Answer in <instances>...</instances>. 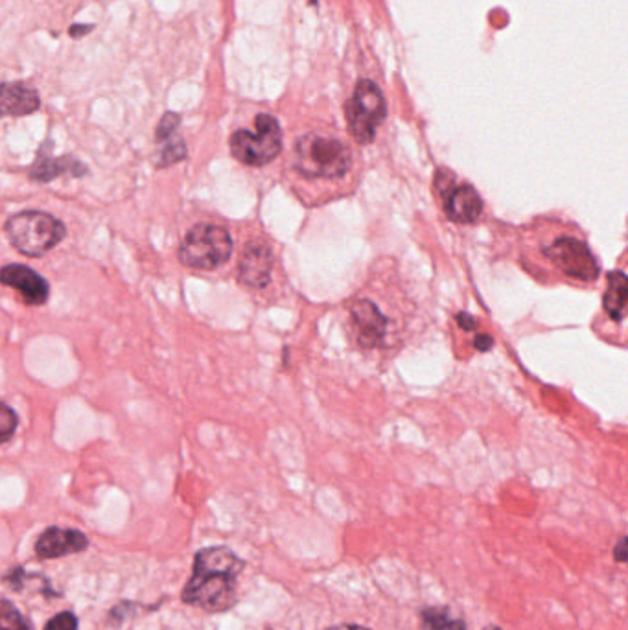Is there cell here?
<instances>
[{
  "instance_id": "8992f818",
  "label": "cell",
  "mask_w": 628,
  "mask_h": 630,
  "mask_svg": "<svg viewBox=\"0 0 628 630\" xmlns=\"http://www.w3.org/2000/svg\"><path fill=\"white\" fill-rule=\"evenodd\" d=\"M229 148L234 159L245 166L260 168L275 161L282 150L279 120L266 113L258 115L255 118V131H234L229 140Z\"/></svg>"
},
{
  "instance_id": "4316f807",
  "label": "cell",
  "mask_w": 628,
  "mask_h": 630,
  "mask_svg": "<svg viewBox=\"0 0 628 630\" xmlns=\"http://www.w3.org/2000/svg\"><path fill=\"white\" fill-rule=\"evenodd\" d=\"M485 630H501L500 627H496V625H489Z\"/></svg>"
},
{
  "instance_id": "603a6c76",
  "label": "cell",
  "mask_w": 628,
  "mask_h": 630,
  "mask_svg": "<svg viewBox=\"0 0 628 630\" xmlns=\"http://www.w3.org/2000/svg\"><path fill=\"white\" fill-rule=\"evenodd\" d=\"M612 553H614V559H616V562L623 564V562L627 560V538H619V542H617L616 548H614Z\"/></svg>"
},
{
  "instance_id": "484cf974",
  "label": "cell",
  "mask_w": 628,
  "mask_h": 630,
  "mask_svg": "<svg viewBox=\"0 0 628 630\" xmlns=\"http://www.w3.org/2000/svg\"><path fill=\"white\" fill-rule=\"evenodd\" d=\"M328 630H373L369 629V627H363V625H356V623H339V625H334V627H330Z\"/></svg>"
},
{
  "instance_id": "7a4b0ae2",
  "label": "cell",
  "mask_w": 628,
  "mask_h": 630,
  "mask_svg": "<svg viewBox=\"0 0 628 630\" xmlns=\"http://www.w3.org/2000/svg\"><path fill=\"white\" fill-rule=\"evenodd\" d=\"M291 166L304 181H339L352 168V150L336 137L308 133L295 142Z\"/></svg>"
},
{
  "instance_id": "9a60e30c",
  "label": "cell",
  "mask_w": 628,
  "mask_h": 630,
  "mask_svg": "<svg viewBox=\"0 0 628 630\" xmlns=\"http://www.w3.org/2000/svg\"><path fill=\"white\" fill-rule=\"evenodd\" d=\"M628 280L623 271H614L608 277L605 293V312L616 323H621L627 315Z\"/></svg>"
},
{
  "instance_id": "5bb4252c",
  "label": "cell",
  "mask_w": 628,
  "mask_h": 630,
  "mask_svg": "<svg viewBox=\"0 0 628 630\" xmlns=\"http://www.w3.org/2000/svg\"><path fill=\"white\" fill-rule=\"evenodd\" d=\"M63 174L74 175V177H82L87 174V166L78 161L72 155H63V157H52L45 153L41 148L37 153L34 166L30 168V177L39 183H50L56 177Z\"/></svg>"
},
{
  "instance_id": "52a82bcc",
  "label": "cell",
  "mask_w": 628,
  "mask_h": 630,
  "mask_svg": "<svg viewBox=\"0 0 628 630\" xmlns=\"http://www.w3.org/2000/svg\"><path fill=\"white\" fill-rule=\"evenodd\" d=\"M345 113L354 140L358 144H371L376 139V131L387 117L382 89L373 80H361L347 102Z\"/></svg>"
},
{
  "instance_id": "44dd1931",
  "label": "cell",
  "mask_w": 628,
  "mask_h": 630,
  "mask_svg": "<svg viewBox=\"0 0 628 630\" xmlns=\"http://www.w3.org/2000/svg\"><path fill=\"white\" fill-rule=\"evenodd\" d=\"M45 630H78V618L72 612H61L48 621Z\"/></svg>"
},
{
  "instance_id": "4fadbf2b",
  "label": "cell",
  "mask_w": 628,
  "mask_h": 630,
  "mask_svg": "<svg viewBox=\"0 0 628 630\" xmlns=\"http://www.w3.org/2000/svg\"><path fill=\"white\" fill-rule=\"evenodd\" d=\"M41 109V96L24 82L0 83V118L28 117Z\"/></svg>"
},
{
  "instance_id": "ffe728a7",
  "label": "cell",
  "mask_w": 628,
  "mask_h": 630,
  "mask_svg": "<svg viewBox=\"0 0 628 630\" xmlns=\"http://www.w3.org/2000/svg\"><path fill=\"white\" fill-rule=\"evenodd\" d=\"M179 124H181V115H177L174 111L164 113L159 126H157V131H155V140L164 142V140L174 137L175 129L179 128Z\"/></svg>"
},
{
  "instance_id": "e0dca14e",
  "label": "cell",
  "mask_w": 628,
  "mask_h": 630,
  "mask_svg": "<svg viewBox=\"0 0 628 630\" xmlns=\"http://www.w3.org/2000/svg\"><path fill=\"white\" fill-rule=\"evenodd\" d=\"M0 630H34V625L8 599H0Z\"/></svg>"
},
{
  "instance_id": "3957f363",
  "label": "cell",
  "mask_w": 628,
  "mask_h": 630,
  "mask_svg": "<svg viewBox=\"0 0 628 630\" xmlns=\"http://www.w3.org/2000/svg\"><path fill=\"white\" fill-rule=\"evenodd\" d=\"M540 260L562 279L592 284L599 275V264L588 244L570 231H557L540 240Z\"/></svg>"
},
{
  "instance_id": "8fae6325",
  "label": "cell",
  "mask_w": 628,
  "mask_h": 630,
  "mask_svg": "<svg viewBox=\"0 0 628 630\" xmlns=\"http://www.w3.org/2000/svg\"><path fill=\"white\" fill-rule=\"evenodd\" d=\"M0 282L21 293L24 303L32 306L47 303L50 295L47 280L23 264H10L0 269Z\"/></svg>"
},
{
  "instance_id": "d4e9b609",
  "label": "cell",
  "mask_w": 628,
  "mask_h": 630,
  "mask_svg": "<svg viewBox=\"0 0 628 630\" xmlns=\"http://www.w3.org/2000/svg\"><path fill=\"white\" fill-rule=\"evenodd\" d=\"M492 343H494V339L490 338V336H477L476 349L489 350L492 347Z\"/></svg>"
},
{
  "instance_id": "ba28073f",
  "label": "cell",
  "mask_w": 628,
  "mask_h": 630,
  "mask_svg": "<svg viewBox=\"0 0 628 630\" xmlns=\"http://www.w3.org/2000/svg\"><path fill=\"white\" fill-rule=\"evenodd\" d=\"M349 328L361 349L385 347L391 319L373 299L360 297L349 304Z\"/></svg>"
},
{
  "instance_id": "7c38bea8",
  "label": "cell",
  "mask_w": 628,
  "mask_h": 630,
  "mask_svg": "<svg viewBox=\"0 0 628 630\" xmlns=\"http://www.w3.org/2000/svg\"><path fill=\"white\" fill-rule=\"evenodd\" d=\"M89 548V538L78 529L48 527L35 544V555L39 559H59Z\"/></svg>"
},
{
  "instance_id": "ac0fdd59",
  "label": "cell",
  "mask_w": 628,
  "mask_h": 630,
  "mask_svg": "<svg viewBox=\"0 0 628 630\" xmlns=\"http://www.w3.org/2000/svg\"><path fill=\"white\" fill-rule=\"evenodd\" d=\"M187 144L181 137H170L168 140H164L163 150L159 153V161H157V168H168L175 163H181L187 159Z\"/></svg>"
},
{
  "instance_id": "6da1fadb",
  "label": "cell",
  "mask_w": 628,
  "mask_h": 630,
  "mask_svg": "<svg viewBox=\"0 0 628 630\" xmlns=\"http://www.w3.org/2000/svg\"><path fill=\"white\" fill-rule=\"evenodd\" d=\"M245 562L227 546L199 549L183 601L210 614L227 612L238 601V577Z\"/></svg>"
},
{
  "instance_id": "277c9868",
  "label": "cell",
  "mask_w": 628,
  "mask_h": 630,
  "mask_svg": "<svg viewBox=\"0 0 628 630\" xmlns=\"http://www.w3.org/2000/svg\"><path fill=\"white\" fill-rule=\"evenodd\" d=\"M4 233L23 255L41 257L61 244L67 231L63 222L48 212L24 210L6 222Z\"/></svg>"
},
{
  "instance_id": "2e32d148",
  "label": "cell",
  "mask_w": 628,
  "mask_h": 630,
  "mask_svg": "<svg viewBox=\"0 0 628 630\" xmlns=\"http://www.w3.org/2000/svg\"><path fill=\"white\" fill-rule=\"evenodd\" d=\"M419 618L422 630H468L465 619L454 616L448 607H424Z\"/></svg>"
},
{
  "instance_id": "d6986e66",
  "label": "cell",
  "mask_w": 628,
  "mask_h": 630,
  "mask_svg": "<svg viewBox=\"0 0 628 630\" xmlns=\"http://www.w3.org/2000/svg\"><path fill=\"white\" fill-rule=\"evenodd\" d=\"M19 426L17 413L4 402H0V443H6L13 437V433Z\"/></svg>"
},
{
  "instance_id": "9c48e42d",
  "label": "cell",
  "mask_w": 628,
  "mask_h": 630,
  "mask_svg": "<svg viewBox=\"0 0 628 630\" xmlns=\"http://www.w3.org/2000/svg\"><path fill=\"white\" fill-rule=\"evenodd\" d=\"M275 257L271 245L262 240H253L245 245L238 264V279L249 288H266L271 282Z\"/></svg>"
},
{
  "instance_id": "7402d4cb",
  "label": "cell",
  "mask_w": 628,
  "mask_h": 630,
  "mask_svg": "<svg viewBox=\"0 0 628 630\" xmlns=\"http://www.w3.org/2000/svg\"><path fill=\"white\" fill-rule=\"evenodd\" d=\"M94 30V24H72L69 28V35L72 39H82Z\"/></svg>"
},
{
  "instance_id": "30bf717a",
  "label": "cell",
  "mask_w": 628,
  "mask_h": 630,
  "mask_svg": "<svg viewBox=\"0 0 628 630\" xmlns=\"http://www.w3.org/2000/svg\"><path fill=\"white\" fill-rule=\"evenodd\" d=\"M442 209L446 212L448 220L459 225H470L481 218L483 201L472 185L450 183L442 192Z\"/></svg>"
},
{
  "instance_id": "cb8c5ba5",
  "label": "cell",
  "mask_w": 628,
  "mask_h": 630,
  "mask_svg": "<svg viewBox=\"0 0 628 630\" xmlns=\"http://www.w3.org/2000/svg\"><path fill=\"white\" fill-rule=\"evenodd\" d=\"M457 321H459V325L465 328V330H472V328L476 327V321H474V317H472V315L459 314Z\"/></svg>"
},
{
  "instance_id": "5b68a950",
  "label": "cell",
  "mask_w": 628,
  "mask_h": 630,
  "mask_svg": "<svg viewBox=\"0 0 628 630\" xmlns=\"http://www.w3.org/2000/svg\"><path fill=\"white\" fill-rule=\"evenodd\" d=\"M233 255V238L225 227L199 223L188 231L179 247V262L201 271H214L229 262Z\"/></svg>"
}]
</instances>
